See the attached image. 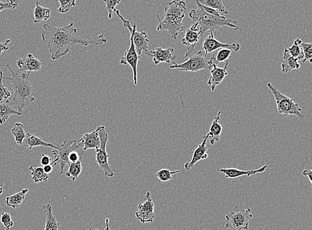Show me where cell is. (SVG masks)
Masks as SVG:
<instances>
[{
  "label": "cell",
  "instance_id": "6da1fadb",
  "mask_svg": "<svg viewBox=\"0 0 312 230\" xmlns=\"http://www.w3.org/2000/svg\"><path fill=\"white\" fill-rule=\"evenodd\" d=\"M73 26V22L62 27L48 24L43 25L44 31L42 34V41L47 45L52 60H58L66 55L70 47L73 45L88 46L92 45L95 46L107 42V39L105 38L103 33L94 38H82L75 36L77 30Z\"/></svg>",
  "mask_w": 312,
  "mask_h": 230
},
{
  "label": "cell",
  "instance_id": "7a4b0ae2",
  "mask_svg": "<svg viewBox=\"0 0 312 230\" xmlns=\"http://www.w3.org/2000/svg\"><path fill=\"white\" fill-rule=\"evenodd\" d=\"M5 66L8 67L12 75L11 77H4V79L8 81L5 84L11 87L14 91L13 101L16 105L17 111L22 114L23 108L33 103L36 99L34 89L30 81V73H27V74L23 73L19 75L11 68L10 65Z\"/></svg>",
  "mask_w": 312,
  "mask_h": 230
},
{
  "label": "cell",
  "instance_id": "3957f363",
  "mask_svg": "<svg viewBox=\"0 0 312 230\" xmlns=\"http://www.w3.org/2000/svg\"><path fill=\"white\" fill-rule=\"evenodd\" d=\"M186 12L185 0H173L168 2L164 7V18L160 20L159 14V25L157 31L166 30L170 34L171 38L177 40L178 35L184 31L183 20L185 18Z\"/></svg>",
  "mask_w": 312,
  "mask_h": 230
},
{
  "label": "cell",
  "instance_id": "277c9868",
  "mask_svg": "<svg viewBox=\"0 0 312 230\" xmlns=\"http://www.w3.org/2000/svg\"><path fill=\"white\" fill-rule=\"evenodd\" d=\"M188 16L191 18L192 23H198L200 26V31L203 36L206 32H213L215 34L216 30H220L223 27H230L242 34L241 28L236 25V21L232 19H226L224 16H216L206 12L202 8L197 6V10H192L189 12Z\"/></svg>",
  "mask_w": 312,
  "mask_h": 230
},
{
  "label": "cell",
  "instance_id": "5b68a950",
  "mask_svg": "<svg viewBox=\"0 0 312 230\" xmlns=\"http://www.w3.org/2000/svg\"><path fill=\"white\" fill-rule=\"evenodd\" d=\"M267 86L274 95L278 114L285 116H296L300 119H304V115L302 113V108L294 102L293 99L283 95L270 82H268Z\"/></svg>",
  "mask_w": 312,
  "mask_h": 230
},
{
  "label": "cell",
  "instance_id": "8992f818",
  "mask_svg": "<svg viewBox=\"0 0 312 230\" xmlns=\"http://www.w3.org/2000/svg\"><path fill=\"white\" fill-rule=\"evenodd\" d=\"M188 60L183 64H177L176 62L171 65V69H177L184 72L196 73L201 70H211L212 62L211 58H207L203 51H199L194 55H188Z\"/></svg>",
  "mask_w": 312,
  "mask_h": 230
},
{
  "label": "cell",
  "instance_id": "52a82bcc",
  "mask_svg": "<svg viewBox=\"0 0 312 230\" xmlns=\"http://www.w3.org/2000/svg\"><path fill=\"white\" fill-rule=\"evenodd\" d=\"M82 145L81 141L78 140H66L62 144L58 147L57 149H54L51 151L54 155V159L51 162L52 166H55L59 163L60 165V175L64 173V169L69 163V156L73 151H77L81 148Z\"/></svg>",
  "mask_w": 312,
  "mask_h": 230
},
{
  "label": "cell",
  "instance_id": "ba28073f",
  "mask_svg": "<svg viewBox=\"0 0 312 230\" xmlns=\"http://www.w3.org/2000/svg\"><path fill=\"white\" fill-rule=\"evenodd\" d=\"M253 218L250 208L242 209L236 206L235 210L227 214L225 228L230 230H248L249 221Z\"/></svg>",
  "mask_w": 312,
  "mask_h": 230
},
{
  "label": "cell",
  "instance_id": "9c48e42d",
  "mask_svg": "<svg viewBox=\"0 0 312 230\" xmlns=\"http://www.w3.org/2000/svg\"><path fill=\"white\" fill-rule=\"evenodd\" d=\"M98 128V133L99 138H100V147L96 150V154H95V158L96 162L99 168L103 171L105 176L108 177H112L114 176V170H112L111 167L110 166L108 159H109V155H108L106 148H107V143L109 136L107 132L105 131V128L104 126H100Z\"/></svg>",
  "mask_w": 312,
  "mask_h": 230
},
{
  "label": "cell",
  "instance_id": "30bf717a",
  "mask_svg": "<svg viewBox=\"0 0 312 230\" xmlns=\"http://www.w3.org/2000/svg\"><path fill=\"white\" fill-rule=\"evenodd\" d=\"M114 12H116L117 16L121 19L123 25L129 30L130 33L133 34V43L138 55L140 57L143 53H144L145 55L148 53L150 49H149V40L147 39L146 32H138L136 31V23H134L133 25H131L129 21L123 18V17L120 14V11L119 10H116V9Z\"/></svg>",
  "mask_w": 312,
  "mask_h": 230
},
{
  "label": "cell",
  "instance_id": "8fae6325",
  "mask_svg": "<svg viewBox=\"0 0 312 230\" xmlns=\"http://www.w3.org/2000/svg\"><path fill=\"white\" fill-rule=\"evenodd\" d=\"M154 210L155 205L151 193L147 192L144 203L138 205L137 211L135 212L136 218L142 223H153L155 218Z\"/></svg>",
  "mask_w": 312,
  "mask_h": 230
},
{
  "label": "cell",
  "instance_id": "7c38bea8",
  "mask_svg": "<svg viewBox=\"0 0 312 230\" xmlns=\"http://www.w3.org/2000/svg\"><path fill=\"white\" fill-rule=\"evenodd\" d=\"M229 49L232 51L238 52L240 49V45L238 43H222L219 42L214 38L213 32H210L209 36L205 39L203 43V49L205 51V55L207 56L209 53H213L216 50L219 49Z\"/></svg>",
  "mask_w": 312,
  "mask_h": 230
},
{
  "label": "cell",
  "instance_id": "4fadbf2b",
  "mask_svg": "<svg viewBox=\"0 0 312 230\" xmlns=\"http://www.w3.org/2000/svg\"><path fill=\"white\" fill-rule=\"evenodd\" d=\"M131 34V45L129 49H127L120 60L121 65H129L131 67L133 73L134 84H137V66L138 61L140 60L139 56L136 53L135 45L133 43V34Z\"/></svg>",
  "mask_w": 312,
  "mask_h": 230
},
{
  "label": "cell",
  "instance_id": "5bb4252c",
  "mask_svg": "<svg viewBox=\"0 0 312 230\" xmlns=\"http://www.w3.org/2000/svg\"><path fill=\"white\" fill-rule=\"evenodd\" d=\"M198 23H192L191 27L186 30L185 36L182 40V43L185 46H187V51L185 54V57L191 55L195 46L198 42L201 37L203 36L200 30H198Z\"/></svg>",
  "mask_w": 312,
  "mask_h": 230
},
{
  "label": "cell",
  "instance_id": "9a60e30c",
  "mask_svg": "<svg viewBox=\"0 0 312 230\" xmlns=\"http://www.w3.org/2000/svg\"><path fill=\"white\" fill-rule=\"evenodd\" d=\"M146 55L152 58L154 64L158 65L160 63H165L170 64L175 63L176 56L174 55V49L169 47L167 49H162L161 47H158L155 50H150Z\"/></svg>",
  "mask_w": 312,
  "mask_h": 230
},
{
  "label": "cell",
  "instance_id": "2e32d148",
  "mask_svg": "<svg viewBox=\"0 0 312 230\" xmlns=\"http://www.w3.org/2000/svg\"><path fill=\"white\" fill-rule=\"evenodd\" d=\"M229 62H226V64L223 68H220L216 66L212 63V68L210 71H211V77H210L209 81H208V84L211 88V91L214 92L216 90V87L219 85V84L223 81L224 78L228 75V72H227V69H228Z\"/></svg>",
  "mask_w": 312,
  "mask_h": 230
},
{
  "label": "cell",
  "instance_id": "e0dca14e",
  "mask_svg": "<svg viewBox=\"0 0 312 230\" xmlns=\"http://www.w3.org/2000/svg\"><path fill=\"white\" fill-rule=\"evenodd\" d=\"M17 67H19V71H27L28 73L37 72L42 70L43 63L39 61L38 59L34 57L32 54H28L25 58L19 59L16 62Z\"/></svg>",
  "mask_w": 312,
  "mask_h": 230
},
{
  "label": "cell",
  "instance_id": "ac0fdd59",
  "mask_svg": "<svg viewBox=\"0 0 312 230\" xmlns=\"http://www.w3.org/2000/svg\"><path fill=\"white\" fill-rule=\"evenodd\" d=\"M207 140L208 136L206 135L203 136V142L194 150L191 160H190L189 162L186 163L185 166H184L186 170L193 168L194 165L196 164L197 162L200 161V160L207 159L208 157H209V155H208L207 153Z\"/></svg>",
  "mask_w": 312,
  "mask_h": 230
},
{
  "label": "cell",
  "instance_id": "d6986e66",
  "mask_svg": "<svg viewBox=\"0 0 312 230\" xmlns=\"http://www.w3.org/2000/svg\"><path fill=\"white\" fill-rule=\"evenodd\" d=\"M268 166H264L257 170H240L236 168H221L218 170V172L224 174L225 178L228 179H235L237 178L246 176V177H250V176L254 175L256 174L262 173L265 172L267 170Z\"/></svg>",
  "mask_w": 312,
  "mask_h": 230
},
{
  "label": "cell",
  "instance_id": "ffe728a7",
  "mask_svg": "<svg viewBox=\"0 0 312 230\" xmlns=\"http://www.w3.org/2000/svg\"><path fill=\"white\" fill-rule=\"evenodd\" d=\"M79 140L83 146V153L87 150L99 149L101 142L98 133V128L94 131L83 134Z\"/></svg>",
  "mask_w": 312,
  "mask_h": 230
},
{
  "label": "cell",
  "instance_id": "44dd1931",
  "mask_svg": "<svg viewBox=\"0 0 312 230\" xmlns=\"http://www.w3.org/2000/svg\"><path fill=\"white\" fill-rule=\"evenodd\" d=\"M221 113H222L221 111L218 112L217 115L212 121L209 133L207 134L208 140H209L210 143L212 145H214L216 142L219 141L221 134H222V127L219 124Z\"/></svg>",
  "mask_w": 312,
  "mask_h": 230
},
{
  "label": "cell",
  "instance_id": "7402d4cb",
  "mask_svg": "<svg viewBox=\"0 0 312 230\" xmlns=\"http://www.w3.org/2000/svg\"><path fill=\"white\" fill-rule=\"evenodd\" d=\"M281 71L283 73H287L293 70H298L300 69V64L296 59L292 57L288 52L285 49L282 61L281 63Z\"/></svg>",
  "mask_w": 312,
  "mask_h": 230
},
{
  "label": "cell",
  "instance_id": "603a6c76",
  "mask_svg": "<svg viewBox=\"0 0 312 230\" xmlns=\"http://www.w3.org/2000/svg\"><path fill=\"white\" fill-rule=\"evenodd\" d=\"M12 115L21 116V114L13 108L12 104L8 99L6 100L3 103L0 102V125L5 123Z\"/></svg>",
  "mask_w": 312,
  "mask_h": 230
},
{
  "label": "cell",
  "instance_id": "cb8c5ba5",
  "mask_svg": "<svg viewBox=\"0 0 312 230\" xmlns=\"http://www.w3.org/2000/svg\"><path fill=\"white\" fill-rule=\"evenodd\" d=\"M50 9L42 7L40 2H36L34 11V23H40L43 21H47L50 17Z\"/></svg>",
  "mask_w": 312,
  "mask_h": 230
},
{
  "label": "cell",
  "instance_id": "d4e9b609",
  "mask_svg": "<svg viewBox=\"0 0 312 230\" xmlns=\"http://www.w3.org/2000/svg\"><path fill=\"white\" fill-rule=\"evenodd\" d=\"M45 208V225L44 230H58L60 228V223L53 214L52 207L50 205H47L43 207Z\"/></svg>",
  "mask_w": 312,
  "mask_h": 230
},
{
  "label": "cell",
  "instance_id": "484cf974",
  "mask_svg": "<svg viewBox=\"0 0 312 230\" xmlns=\"http://www.w3.org/2000/svg\"><path fill=\"white\" fill-rule=\"evenodd\" d=\"M29 192L28 189H23L20 192L6 197V205L12 208H18L25 198L26 194Z\"/></svg>",
  "mask_w": 312,
  "mask_h": 230
},
{
  "label": "cell",
  "instance_id": "4316f807",
  "mask_svg": "<svg viewBox=\"0 0 312 230\" xmlns=\"http://www.w3.org/2000/svg\"><path fill=\"white\" fill-rule=\"evenodd\" d=\"M27 143L25 145V147H28L29 150H32L34 147H51L54 149H57L58 147L52 144L51 142H46L41 139L40 138L38 137L33 134H27Z\"/></svg>",
  "mask_w": 312,
  "mask_h": 230
},
{
  "label": "cell",
  "instance_id": "83f0119b",
  "mask_svg": "<svg viewBox=\"0 0 312 230\" xmlns=\"http://www.w3.org/2000/svg\"><path fill=\"white\" fill-rule=\"evenodd\" d=\"M199 3L206 7L218 11L221 15L228 14L229 12L225 8L222 0H198Z\"/></svg>",
  "mask_w": 312,
  "mask_h": 230
},
{
  "label": "cell",
  "instance_id": "f1b7e54d",
  "mask_svg": "<svg viewBox=\"0 0 312 230\" xmlns=\"http://www.w3.org/2000/svg\"><path fill=\"white\" fill-rule=\"evenodd\" d=\"M231 49H220L218 53L213 54V55L211 58L212 62L215 64L216 66L220 63L231 62V55L232 54Z\"/></svg>",
  "mask_w": 312,
  "mask_h": 230
},
{
  "label": "cell",
  "instance_id": "f546056e",
  "mask_svg": "<svg viewBox=\"0 0 312 230\" xmlns=\"http://www.w3.org/2000/svg\"><path fill=\"white\" fill-rule=\"evenodd\" d=\"M30 170L31 171L32 180L36 184L41 183V182H47L49 179V175L44 172L42 167H30Z\"/></svg>",
  "mask_w": 312,
  "mask_h": 230
},
{
  "label": "cell",
  "instance_id": "4dcf8cb0",
  "mask_svg": "<svg viewBox=\"0 0 312 230\" xmlns=\"http://www.w3.org/2000/svg\"><path fill=\"white\" fill-rule=\"evenodd\" d=\"M12 134L14 136L17 144L19 145H22L23 140L27 137V134L25 132L24 126L21 123L15 124L14 128L12 129Z\"/></svg>",
  "mask_w": 312,
  "mask_h": 230
},
{
  "label": "cell",
  "instance_id": "1f68e13d",
  "mask_svg": "<svg viewBox=\"0 0 312 230\" xmlns=\"http://www.w3.org/2000/svg\"><path fill=\"white\" fill-rule=\"evenodd\" d=\"M82 156L77 162L69 163L68 171L66 173L67 177L70 178L72 181H75L79 177L82 171L81 165Z\"/></svg>",
  "mask_w": 312,
  "mask_h": 230
},
{
  "label": "cell",
  "instance_id": "d6a6232c",
  "mask_svg": "<svg viewBox=\"0 0 312 230\" xmlns=\"http://www.w3.org/2000/svg\"><path fill=\"white\" fill-rule=\"evenodd\" d=\"M302 43V41L300 39H296L294 40L293 45L291 47L286 49L292 57L296 59L298 61L304 59V54H303L302 47H301V43Z\"/></svg>",
  "mask_w": 312,
  "mask_h": 230
},
{
  "label": "cell",
  "instance_id": "836d02e7",
  "mask_svg": "<svg viewBox=\"0 0 312 230\" xmlns=\"http://www.w3.org/2000/svg\"><path fill=\"white\" fill-rule=\"evenodd\" d=\"M179 170L171 171L166 168H162L156 173L155 177L159 179V181L162 182H166L170 181L172 180V176L179 173Z\"/></svg>",
  "mask_w": 312,
  "mask_h": 230
},
{
  "label": "cell",
  "instance_id": "e575fe53",
  "mask_svg": "<svg viewBox=\"0 0 312 230\" xmlns=\"http://www.w3.org/2000/svg\"><path fill=\"white\" fill-rule=\"evenodd\" d=\"M77 0H59L60 8L58 9V12L60 14H66L71 8L75 6V3Z\"/></svg>",
  "mask_w": 312,
  "mask_h": 230
},
{
  "label": "cell",
  "instance_id": "d590c367",
  "mask_svg": "<svg viewBox=\"0 0 312 230\" xmlns=\"http://www.w3.org/2000/svg\"><path fill=\"white\" fill-rule=\"evenodd\" d=\"M303 54H304V59H303L302 63L305 64L306 62L312 63V43H301Z\"/></svg>",
  "mask_w": 312,
  "mask_h": 230
},
{
  "label": "cell",
  "instance_id": "8d00e7d4",
  "mask_svg": "<svg viewBox=\"0 0 312 230\" xmlns=\"http://www.w3.org/2000/svg\"><path fill=\"white\" fill-rule=\"evenodd\" d=\"M4 75L2 71L0 70V102L7 100L12 96V93L9 91L3 82Z\"/></svg>",
  "mask_w": 312,
  "mask_h": 230
},
{
  "label": "cell",
  "instance_id": "74e56055",
  "mask_svg": "<svg viewBox=\"0 0 312 230\" xmlns=\"http://www.w3.org/2000/svg\"><path fill=\"white\" fill-rule=\"evenodd\" d=\"M103 1L105 4L106 8H107L108 18L111 19L116 6L121 3V0H103Z\"/></svg>",
  "mask_w": 312,
  "mask_h": 230
},
{
  "label": "cell",
  "instance_id": "f35d334b",
  "mask_svg": "<svg viewBox=\"0 0 312 230\" xmlns=\"http://www.w3.org/2000/svg\"><path fill=\"white\" fill-rule=\"evenodd\" d=\"M0 221H1V223L4 226L6 227V229H10L14 226V222H13L12 216L10 214L6 213V212L2 213Z\"/></svg>",
  "mask_w": 312,
  "mask_h": 230
},
{
  "label": "cell",
  "instance_id": "ab89813d",
  "mask_svg": "<svg viewBox=\"0 0 312 230\" xmlns=\"http://www.w3.org/2000/svg\"><path fill=\"white\" fill-rule=\"evenodd\" d=\"M19 2L17 0H8L7 2L0 1V12L6 10H13L18 6Z\"/></svg>",
  "mask_w": 312,
  "mask_h": 230
},
{
  "label": "cell",
  "instance_id": "60d3db41",
  "mask_svg": "<svg viewBox=\"0 0 312 230\" xmlns=\"http://www.w3.org/2000/svg\"><path fill=\"white\" fill-rule=\"evenodd\" d=\"M83 152H82L81 154H78L77 151H73L72 153H70V155L69 156V161L70 163H74V162H77L78 160H79V158L83 156Z\"/></svg>",
  "mask_w": 312,
  "mask_h": 230
},
{
  "label": "cell",
  "instance_id": "b9f144b4",
  "mask_svg": "<svg viewBox=\"0 0 312 230\" xmlns=\"http://www.w3.org/2000/svg\"><path fill=\"white\" fill-rule=\"evenodd\" d=\"M10 42L11 40L10 39H8V40H6L4 42L0 43V55H1L4 51H8L9 49L8 44Z\"/></svg>",
  "mask_w": 312,
  "mask_h": 230
},
{
  "label": "cell",
  "instance_id": "7bdbcfd3",
  "mask_svg": "<svg viewBox=\"0 0 312 230\" xmlns=\"http://www.w3.org/2000/svg\"><path fill=\"white\" fill-rule=\"evenodd\" d=\"M41 164L42 166H46V165L50 164L51 162V158L49 156L42 154V158H41Z\"/></svg>",
  "mask_w": 312,
  "mask_h": 230
},
{
  "label": "cell",
  "instance_id": "ee69618b",
  "mask_svg": "<svg viewBox=\"0 0 312 230\" xmlns=\"http://www.w3.org/2000/svg\"><path fill=\"white\" fill-rule=\"evenodd\" d=\"M301 175L304 176L305 177H307L308 179L310 184H312V170H304L303 171Z\"/></svg>",
  "mask_w": 312,
  "mask_h": 230
},
{
  "label": "cell",
  "instance_id": "f6af8a7d",
  "mask_svg": "<svg viewBox=\"0 0 312 230\" xmlns=\"http://www.w3.org/2000/svg\"><path fill=\"white\" fill-rule=\"evenodd\" d=\"M43 170H44V172L46 174H47V175H48V174H50L51 172H52V171H53V166H52L51 164H48V165H46V166H44L43 167Z\"/></svg>",
  "mask_w": 312,
  "mask_h": 230
},
{
  "label": "cell",
  "instance_id": "bcb514c9",
  "mask_svg": "<svg viewBox=\"0 0 312 230\" xmlns=\"http://www.w3.org/2000/svg\"><path fill=\"white\" fill-rule=\"evenodd\" d=\"M109 223V218L105 219V230H110Z\"/></svg>",
  "mask_w": 312,
  "mask_h": 230
},
{
  "label": "cell",
  "instance_id": "7dc6e473",
  "mask_svg": "<svg viewBox=\"0 0 312 230\" xmlns=\"http://www.w3.org/2000/svg\"><path fill=\"white\" fill-rule=\"evenodd\" d=\"M3 192H4L3 188H2L1 186H0V195H1L2 194H3Z\"/></svg>",
  "mask_w": 312,
  "mask_h": 230
},
{
  "label": "cell",
  "instance_id": "c3c4849f",
  "mask_svg": "<svg viewBox=\"0 0 312 230\" xmlns=\"http://www.w3.org/2000/svg\"><path fill=\"white\" fill-rule=\"evenodd\" d=\"M88 230H99V229H92V228H90Z\"/></svg>",
  "mask_w": 312,
  "mask_h": 230
},
{
  "label": "cell",
  "instance_id": "681fc988",
  "mask_svg": "<svg viewBox=\"0 0 312 230\" xmlns=\"http://www.w3.org/2000/svg\"><path fill=\"white\" fill-rule=\"evenodd\" d=\"M6 230H8V229H6Z\"/></svg>",
  "mask_w": 312,
  "mask_h": 230
}]
</instances>
